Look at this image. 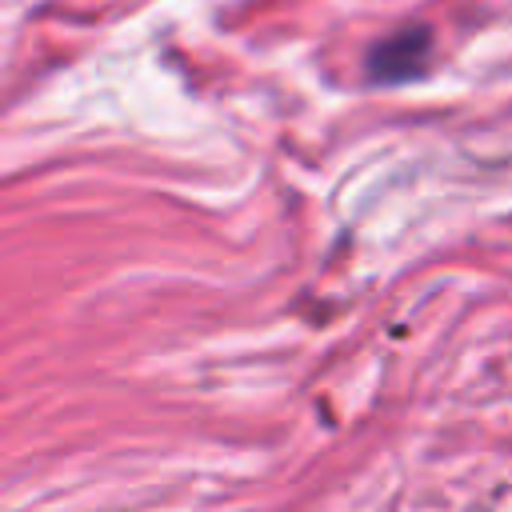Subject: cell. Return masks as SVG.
I'll use <instances>...</instances> for the list:
<instances>
[{
  "mask_svg": "<svg viewBox=\"0 0 512 512\" xmlns=\"http://www.w3.org/2000/svg\"><path fill=\"white\" fill-rule=\"evenodd\" d=\"M424 32H408V36H400V40H388V44H380V52H376V76H384V80H396V76H412L416 68H420V56H424Z\"/></svg>",
  "mask_w": 512,
  "mask_h": 512,
  "instance_id": "cell-1",
  "label": "cell"
}]
</instances>
